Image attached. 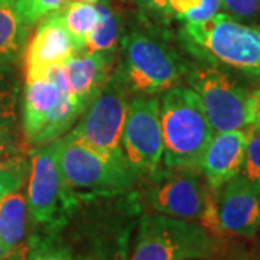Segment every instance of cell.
<instances>
[{"label":"cell","mask_w":260,"mask_h":260,"mask_svg":"<svg viewBox=\"0 0 260 260\" xmlns=\"http://www.w3.org/2000/svg\"><path fill=\"white\" fill-rule=\"evenodd\" d=\"M159 114L165 167L200 171L214 130L198 94L184 85L169 88L159 99Z\"/></svg>","instance_id":"6da1fadb"},{"label":"cell","mask_w":260,"mask_h":260,"mask_svg":"<svg viewBox=\"0 0 260 260\" xmlns=\"http://www.w3.org/2000/svg\"><path fill=\"white\" fill-rule=\"evenodd\" d=\"M182 39L198 58L230 67L260 81V26L217 13L201 23H185Z\"/></svg>","instance_id":"7a4b0ae2"},{"label":"cell","mask_w":260,"mask_h":260,"mask_svg":"<svg viewBox=\"0 0 260 260\" xmlns=\"http://www.w3.org/2000/svg\"><path fill=\"white\" fill-rule=\"evenodd\" d=\"M142 197L153 213L188 221H201L207 230L220 232L214 191L198 169L159 168L156 172L145 177Z\"/></svg>","instance_id":"3957f363"},{"label":"cell","mask_w":260,"mask_h":260,"mask_svg":"<svg viewBox=\"0 0 260 260\" xmlns=\"http://www.w3.org/2000/svg\"><path fill=\"white\" fill-rule=\"evenodd\" d=\"M215 253L213 233L203 224L145 213L130 260H208Z\"/></svg>","instance_id":"277c9868"},{"label":"cell","mask_w":260,"mask_h":260,"mask_svg":"<svg viewBox=\"0 0 260 260\" xmlns=\"http://www.w3.org/2000/svg\"><path fill=\"white\" fill-rule=\"evenodd\" d=\"M59 164L68 186L81 200L127 192L138 179L124 160L104 155L70 135L61 138Z\"/></svg>","instance_id":"5b68a950"},{"label":"cell","mask_w":260,"mask_h":260,"mask_svg":"<svg viewBox=\"0 0 260 260\" xmlns=\"http://www.w3.org/2000/svg\"><path fill=\"white\" fill-rule=\"evenodd\" d=\"M61 138L35 149L30 160L28 208L34 221L45 229L62 224L80 204L65 181L59 164Z\"/></svg>","instance_id":"8992f818"},{"label":"cell","mask_w":260,"mask_h":260,"mask_svg":"<svg viewBox=\"0 0 260 260\" xmlns=\"http://www.w3.org/2000/svg\"><path fill=\"white\" fill-rule=\"evenodd\" d=\"M182 75L201 99L214 133L251 127V91L210 62L185 67Z\"/></svg>","instance_id":"52a82bcc"},{"label":"cell","mask_w":260,"mask_h":260,"mask_svg":"<svg viewBox=\"0 0 260 260\" xmlns=\"http://www.w3.org/2000/svg\"><path fill=\"white\" fill-rule=\"evenodd\" d=\"M127 94L129 87L120 71H116L68 135L104 155L126 162L121 149V135L129 110Z\"/></svg>","instance_id":"ba28073f"},{"label":"cell","mask_w":260,"mask_h":260,"mask_svg":"<svg viewBox=\"0 0 260 260\" xmlns=\"http://www.w3.org/2000/svg\"><path fill=\"white\" fill-rule=\"evenodd\" d=\"M120 74L129 90L142 95L165 93L182 77L174 52L160 41L143 32H132L123 39Z\"/></svg>","instance_id":"9c48e42d"},{"label":"cell","mask_w":260,"mask_h":260,"mask_svg":"<svg viewBox=\"0 0 260 260\" xmlns=\"http://www.w3.org/2000/svg\"><path fill=\"white\" fill-rule=\"evenodd\" d=\"M121 149L127 165L138 178L148 177L160 168L164 139L159 99L140 95L130 100L121 135Z\"/></svg>","instance_id":"30bf717a"},{"label":"cell","mask_w":260,"mask_h":260,"mask_svg":"<svg viewBox=\"0 0 260 260\" xmlns=\"http://www.w3.org/2000/svg\"><path fill=\"white\" fill-rule=\"evenodd\" d=\"M47 232V237L28 242L26 260H126V232L113 237L93 232L84 240H68L58 229Z\"/></svg>","instance_id":"8fae6325"},{"label":"cell","mask_w":260,"mask_h":260,"mask_svg":"<svg viewBox=\"0 0 260 260\" xmlns=\"http://www.w3.org/2000/svg\"><path fill=\"white\" fill-rule=\"evenodd\" d=\"M220 232L253 239L260 229V191L240 175L214 191Z\"/></svg>","instance_id":"7c38bea8"},{"label":"cell","mask_w":260,"mask_h":260,"mask_svg":"<svg viewBox=\"0 0 260 260\" xmlns=\"http://www.w3.org/2000/svg\"><path fill=\"white\" fill-rule=\"evenodd\" d=\"M247 139V129L214 133L200 164V171L213 191L240 174Z\"/></svg>","instance_id":"4fadbf2b"},{"label":"cell","mask_w":260,"mask_h":260,"mask_svg":"<svg viewBox=\"0 0 260 260\" xmlns=\"http://www.w3.org/2000/svg\"><path fill=\"white\" fill-rule=\"evenodd\" d=\"M77 52L73 38L64 26L61 12L55 10L39 20L29 41L26 52V74H34L47 67L64 64Z\"/></svg>","instance_id":"5bb4252c"},{"label":"cell","mask_w":260,"mask_h":260,"mask_svg":"<svg viewBox=\"0 0 260 260\" xmlns=\"http://www.w3.org/2000/svg\"><path fill=\"white\" fill-rule=\"evenodd\" d=\"M112 52L78 51L64 62L68 93L85 110L110 80Z\"/></svg>","instance_id":"9a60e30c"},{"label":"cell","mask_w":260,"mask_h":260,"mask_svg":"<svg viewBox=\"0 0 260 260\" xmlns=\"http://www.w3.org/2000/svg\"><path fill=\"white\" fill-rule=\"evenodd\" d=\"M64 94H70L59 88L54 81L44 75H26L22 124L25 142L32 145L37 136L47 126L52 112L55 110Z\"/></svg>","instance_id":"2e32d148"},{"label":"cell","mask_w":260,"mask_h":260,"mask_svg":"<svg viewBox=\"0 0 260 260\" xmlns=\"http://www.w3.org/2000/svg\"><path fill=\"white\" fill-rule=\"evenodd\" d=\"M29 29L15 3H0V70L18 62L26 45Z\"/></svg>","instance_id":"e0dca14e"},{"label":"cell","mask_w":260,"mask_h":260,"mask_svg":"<svg viewBox=\"0 0 260 260\" xmlns=\"http://www.w3.org/2000/svg\"><path fill=\"white\" fill-rule=\"evenodd\" d=\"M28 211V201L19 191L0 200V242L8 250L16 249L25 240Z\"/></svg>","instance_id":"ac0fdd59"},{"label":"cell","mask_w":260,"mask_h":260,"mask_svg":"<svg viewBox=\"0 0 260 260\" xmlns=\"http://www.w3.org/2000/svg\"><path fill=\"white\" fill-rule=\"evenodd\" d=\"M59 12L62 16L64 26L74 41L77 52L83 51L100 18L97 6H94L93 3L75 0L70 2L64 9L61 8Z\"/></svg>","instance_id":"d6986e66"},{"label":"cell","mask_w":260,"mask_h":260,"mask_svg":"<svg viewBox=\"0 0 260 260\" xmlns=\"http://www.w3.org/2000/svg\"><path fill=\"white\" fill-rule=\"evenodd\" d=\"M95 6L100 18L83 51L113 52L119 39V18L107 2H102Z\"/></svg>","instance_id":"ffe728a7"},{"label":"cell","mask_w":260,"mask_h":260,"mask_svg":"<svg viewBox=\"0 0 260 260\" xmlns=\"http://www.w3.org/2000/svg\"><path fill=\"white\" fill-rule=\"evenodd\" d=\"M249 139L243 162L240 177L247 181L253 188L260 191V129L249 127Z\"/></svg>","instance_id":"44dd1931"},{"label":"cell","mask_w":260,"mask_h":260,"mask_svg":"<svg viewBox=\"0 0 260 260\" xmlns=\"http://www.w3.org/2000/svg\"><path fill=\"white\" fill-rule=\"evenodd\" d=\"M28 149L19 140V136L10 129L0 130V169L19 167L25 164Z\"/></svg>","instance_id":"7402d4cb"},{"label":"cell","mask_w":260,"mask_h":260,"mask_svg":"<svg viewBox=\"0 0 260 260\" xmlns=\"http://www.w3.org/2000/svg\"><path fill=\"white\" fill-rule=\"evenodd\" d=\"M67 0H15L16 10L22 20L32 26L44 16L59 10Z\"/></svg>","instance_id":"603a6c76"},{"label":"cell","mask_w":260,"mask_h":260,"mask_svg":"<svg viewBox=\"0 0 260 260\" xmlns=\"http://www.w3.org/2000/svg\"><path fill=\"white\" fill-rule=\"evenodd\" d=\"M16 90L0 70V130L10 129L16 120Z\"/></svg>","instance_id":"cb8c5ba5"},{"label":"cell","mask_w":260,"mask_h":260,"mask_svg":"<svg viewBox=\"0 0 260 260\" xmlns=\"http://www.w3.org/2000/svg\"><path fill=\"white\" fill-rule=\"evenodd\" d=\"M26 174H28L26 164L9 169H0V200L5 195L19 191V188L23 185Z\"/></svg>","instance_id":"d4e9b609"},{"label":"cell","mask_w":260,"mask_h":260,"mask_svg":"<svg viewBox=\"0 0 260 260\" xmlns=\"http://www.w3.org/2000/svg\"><path fill=\"white\" fill-rule=\"evenodd\" d=\"M221 5L236 18L251 19L260 13V0H221Z\"/></svg>","instance_id":"484cf974"},{"label":"cell","mask_w":260,"mask_h":260,"mask_svg":"<svg viewBox=\"0 0 260 260\" xmlns=\"http://www.w3.org/2000/svg\"><path fill=\"white\" fill-rule=\"evenodd\" d=\"M204 0H159L158 10L175 13L178 18L182 19L186 13L198 9Z\"/></svg>","instance_id":"4316f807"},{"label":"cell","mask_w":260,"mask_h":260,"mask_svg":"<svg viewBox=\"0 0 260 260\" xmlns=\"http://www.w3.org/2000/svg\"><path fill=\"white\" fill-rule=\"evenodd\" d=\"M220 8H221V0H204V3L198 9L186 13L182 20H185V23H201L215 16Z\"/></svg>","instance_id":"83f0119b"},{"label":"cell","mask_w":260,"mask_h":260,"mask_svg":"<svg viewBox=\"0 0 260 260\" xmlns=\"http://www.w3.org/2000/svg\"><path fill=\"white\" fill-rule=\"evenodd\" d=\"M251 127L260 129V88L251 91Z\"/></svg>","instance_id":"f1b7e54d"},{"label":"cell","mask_w":260,"mask_h":260,"mask_svg":"<svg viewBox=\"0 0 260 260\" xmlns=\"http://www.w3.org/2000/svg\"><path fill=\"white\" fill-rule=\"evenodd\" d=\"M140 9H158L159 0H135Z\"/></svg>","instance_id":"f546056e"},{"label":"cell","mask_w":260,"mask_h":260,"mask_svg":"<svg viewBox=\"0 0 260 260\" xmlns=\"http://www.w3.org/2000/svg\"><path fill=\"white\" fill-rule=\"evenodd\" d=\"M9 251L10 250H8V249H6V247L3 246V243L0 242V260L3 259V257H5V256H6V254L9 253Z\"/></svg>","instance_id":"4dcf8cb0"},{"label":"cell","mask_w":260,"mask_h":260,"mask_svg":"<svg viewBox=\"0 0 260 260\" xmlns=\"http://www.w3.org/2000/svg\"><path fill=\"white\" fill-rule=\"evenodd\" d=\"M0 3H15V0H0Z\"/></svg>","instance_id":"1f68e13d"},{"label":"cell","mask_w":260,"mask_h":260,"mask_svg":"<svg viewBox=\"0 0 260 260\" xmlns=\"http://www.w3.org/2000/svg\"><path fill=\"white\" fill-rule=\"evenodd\" d=\"M81 2H87V3H97L99 0H81Z\"/></svg>","instance_id":"d6a6232c"}]
</instances>
